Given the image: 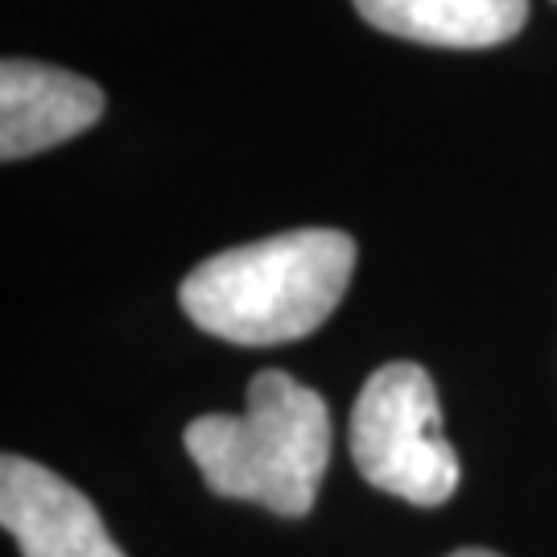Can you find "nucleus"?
Instances as JSON below:
<instances>
[{"label": "nucleus", "mask_w": 557, "mask_h": 557, "mask_svg": "<svg viewBox=\"0 0 557 557\" xmlns=\"http://www.w3.org/2000/svg\"><path fill=\"white\" fill-rule=\"evenodd\" d=\"M450 557H499V554H492V549H455Z\"/></svg>", "instance_id": "0eeeda50"}, {"label": "nucleus", "mask_w": 557, "mask_h": 557, "mask_svg": "<svg viewBox=\"0 0 557 557\" xmlns=\"http://www.w3.org/2000/svg\"><path fill=\"white\" fill-rule=\"evenodd\" d=\"M356 9L380 34L450 50L499 46L529 17V0H356Z\"/></svg>", "instance_id": "423d86ee"}, {"label": "nucleus", "mask_w": 557, "mask_h": 557, "mask_svg": "<svg viewBox=\"0 0 557 557\" xmlns=\"http://www.w3.org/2000/svg\"><path fill=\"white\" fill-rule=\"evenodd\" d=\"M186 450L215 496L306 517L331 458V409L289 372L264 368L239 418L207 413L186 425Z\"/></svg>", "instance_id": "f03ea898"}, {"label": "nucleus", "mask_w": 557, "mask_h": 557, "mask_svg": "<svg viewBox=\"0 0 557 557\" xmlns=\"http://www.w3.org/2000/svg\"><path fill=\"white\" fill-rule=\"evenodd\" d=\"M351 458L372 487L438 508L458 487V455L442 434L438 388L421 363L376 368L351 409Z\"/></svg>", "instance_id": "7ed1b4c3"}, {"label": "nucleus", "mask_w": 557, "mask_h": 557, "mask_svg": "<svg viewBox=\"0 0 557 557\" xmlns=\"http://www.w3.org/2000/svg\"><path fill=\"white\" fill-rule=\"evenodd\" d=\"M103 116V91L83 75L46 62L0 66V158L21 161L87 133Z\"/></svg>", "instance_id": "39448f33"}, {"label": "nucleus", "mask_w": 557, "mask_h": 557, "mask_svg": "<svg viewBox=\"0 0 557 557\" xmlns=\"http://www.w3.org/2000/svg\"><path fill=\"white\" fill-rule=\"evenodd\" d=\"M0 524L21 557H124L79 487L17 455L0 462Z\"/></svg>", "instance_id": "20e7f679"}, {"label": "nucleus", "mask_w": 557, "mask_h": 557, "mask_svg": "<svg viewBox=\"0 0 557 557\" xmlns=\"http://www.w3.org/2000/svg\"><path fill=\"white\" fill-rule=\"evenodd\" d=\"M356 269V239L335 227H298L207 257L182 281V310L207 335L273 347L319 331Z\"/></svg>", "instance_id": "f257e3e1"}]
</instances>
